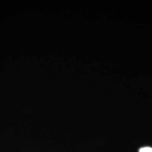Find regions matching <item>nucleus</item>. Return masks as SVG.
I'll return each mask as SVG.
<instances>
[{
  "label": "nucleus",
  "mask_w": 152,
  "mask_h": 152,
  "mask_svg": "<svg viewBox=\"0 0 152 152\" xmlns=\"http://www.w3.org/2000/svg\"><path fill=\"white\" fill-rule=\"evenodd\" d=\"M139 152H152V148L151 147H144L140 149Z\"/></svg>",
  "instance_id": "1"
}]
</instances>
